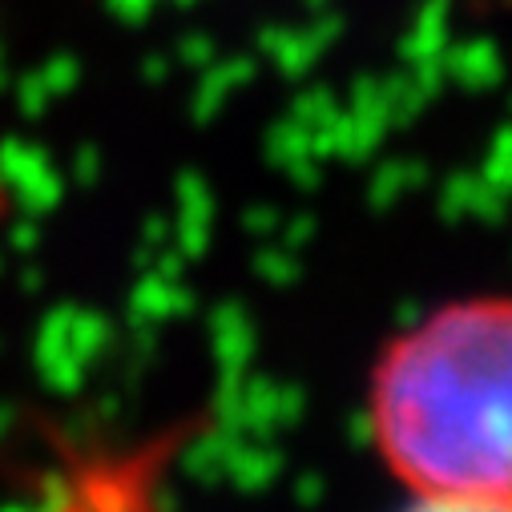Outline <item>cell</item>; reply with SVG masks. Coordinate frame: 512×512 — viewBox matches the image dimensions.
<instances>
[{
	"label": "cell",
	"instance_id": "obj_1",
	"mask_svg": "<svg viewBox=\"0 0 512 512\" xmlns=\"http://www.w3.org/2000/svg\"><path fill=\"white\" fill-rule=\"evenodd\" d=\"M367 432L408 496L512 500V295L444 303L371 363Z\"/></svg>",
	"mask_w": 512,
	"mask_h": 512
},
{
	"label": "cell",
	"instance_id": "obj_2",
	"mask_svg": "<svg viewBox=\"0 0 512 512\" xmlns=\"http://www.w3.org/2000/svg\"><path fill=\"white\" fill-rule=\"evenodd\" d=\"M400 512H512V500L496 504V500H428V496H408V504Z\"/></svg>",
	"mask_w": 512,
	"mask_h": 512
},
{
	"label": "cell",
	"instance_id": "obj_3",
	"mask_svg": "<svg viewBox=\"0 0 512 512\" xmlns=\"http://www.w3.org/2000/svg\"><path fill=\"white\" fill-rule=\"evenodd\" d=\"M9 218H13V190H9L5 170H0V226H5Z\"/></svg>",
	"mask_w": 512,
	"mask_h": 512
}]
</instances>
